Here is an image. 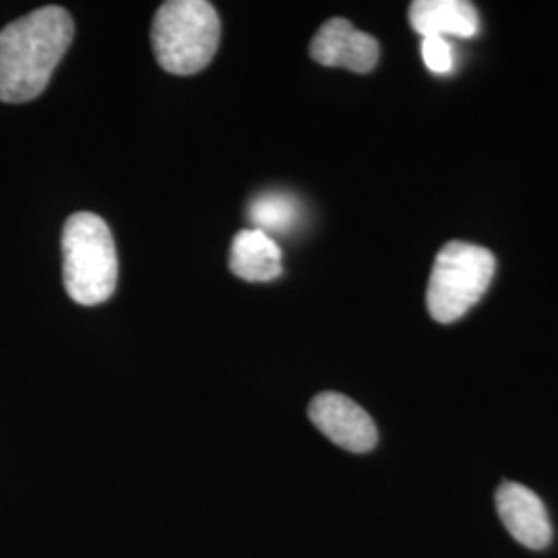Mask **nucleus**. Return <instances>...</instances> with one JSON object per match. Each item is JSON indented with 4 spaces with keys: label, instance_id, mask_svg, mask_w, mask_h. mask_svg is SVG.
Segmentation results:
<instances>
[{
    "label": "nucleus",
    "instance_id": "obj_1",
    "mask_svg": "<svg viewBox=\"0 0 558 558\" xmlns=\"http://www.w3.org/2000/svg\"><path fill=\"white\" fill-rule=\"evenodd\" d=\"M75 36L62 7H44L0 32V101L36 100Z\"/></svg>",
    "mask_w": 558,
    "mask_h": 558
},
{
    "label": "nucleus",
    "instance_id": "obj_2",
    "mask_svg": "<svg viewBox=\"0 0 558 558\" xmlns=\"http://www.w3.org/2000/svg\"><path fill=\"white\" fill-rule=\"evenodd\" d=\"M62 279L66 294L83 306L110 299L119 281V255L108 223L80 211L62 230Z\"/></svg>",
    "mask_w": 558,
    "mask_h": 558
},
{
    "label": "nucleus",
    "instance_id": "obj_3",
    "mask_svg": "<svg viewBox=\"0 0 558 558\" xmlns=\"http://www.w3.org/2000/svg\"><path fill=\"white\" fill-rule=\"evenodd\" d=\"M221 23L205 0L163 2L151 27V44L161 69L172 75H195L218 52Z\"/></svg>",
    "mask_w": 558,
    "mask_h": 558
},
{
    "label": "nucleus",
    "instance_id": "obj_4",
    "mask_svg": "<svg viewBox=\"0 0 558 558\" xmlns=\"http://www.w3.org/2000/svg\"><path fill=\"white\" fill-rule=\"evenodd\" d=\"M497 271L495 255L463 240L447 242L437 255L426 290V306L437 323L461 319L478 302Z\"/></svg>",
    "mask_w": 558,
    "mask_h": 558
},
{
    "label": "nucleus",
    "instance_id": "obj_5",
    "mask_svg": "<svg viewBox=\"0 0 558 558\" xmlns=\"http://www.w3.org/2000/svg\"><path fill=\"white\" fill-rule=\"evenodd\" d=\"M308 418L327 439L345 451L368 453L377 447L379 433L373 418L356 401L341 393H319L308 405Z\"/></svg>",
    "mask_w": 558,
    "mask_h": 558
},
{
    "label": "nucleus",
    "instance_id": "obj_6",
    "mask_svg": "<svg viewBox=\"0 0 558 558\" xmlns=\"http://www.w3.org/2000/svg\"><path fill=\"white\" fill-rule=\"evenodd\" d=\"M311 57L323 66H341L371 73L379 62V41L356 29L348 20H329L311 41Z\"/></svg>",
    "mask_w": 558,
    "mask_h": 558
},
{
    "label": "nucleus",
    "instance_id": "obj_7",
    "mask_svg": "<svg viewBox=\"0 0 558 558\" xmlns=\"http://www.w3.org/2000/svg\"><path fill=\"white\" fill-rule=\"evenodd\" d=\"M497 511L507 532L519 544L542 550L553 539V525L544 502L534 490L518 482H502L497 490Z\"/></svg>",
    "mask_w": 558,
    "mask_h": 558
},
{
    "label": "nucleus",
    "instance_id": "obj_8",
    "mask_svg": "<svg viewBox=\"0 0 558 558\" xmlns=\"http://www.w3.org/2000/svg\"><path fill=\"white\" fill-rule=\"evenodd\" d=\"M410 25L424 38H474L478 36L476 7L468 0H414L410 4Z\"/></svg>",
    "mask_w": 558,
    "mask_h": 558
},
{
    "label": "nucleus",
    "instance_id": "obj_9",
    "mask_svg": "<svg viewBox=\"0 0 558 558\" xmlns=\"http://www.w3.org/2000/svg\"><path fill=\"white\" fill-rule=\"evenodd\" d=\"M230 269L244 281H271L281 274V251L265 232L242 230L232 242Z\"/></svg>",
    "mask_w": 558,
    "mask_h": 558
},
{
    "label": "nucleus",
    "instance_id": "obj_10",
    "mask_svg": "<svg viewBox=\"0 0 558 558\" xmlns=\"http://www.w3.org/2000/svg\"><path fill=\"white\" fill-rule=\"evenodd\" d=\"M299 201L288 193H263L257 199L251 203L248 216L255 223V230L265 232L267 236L290 232L294 223L299 221Z\"/></svg>",
    "mask_w": 558,
    "mask_h": 558
},
{
    "label": "nucleus",
    "instance_id": "obj_11",
    "mask_svg": "<svg viewBox=\"0 0 558 558\" xmlns=\"http://www.w3.org/2000/svg\"><path fill=\"white\" fill-rule=\"evenodd\" d=\"M422 59L435 75H449L453 71V48L445 38H424Z\"/></svg>",
    "mask_w": 558,
    "mask_h": 558
}]
</instances>
